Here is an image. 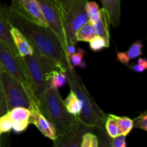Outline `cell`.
<instances>
[{
	"instance_id": "603a6c76",
	"label": "cell",
	"mask_w": 147,
	"mask_h": 147,
	"mask_svg": "<svg viewBox=\"0 0 147 147\" xmlns=\"http://www.w3.org/2000/svg\"><path fill=\"white\" fill-rule=\"evenodd\" d=\"M86 11L88 20L95 22L97 21L100 16V9L95 1H88L86 5Z\"/></svg>"
},
{
	"instance_id": "52a82bcc",
	"label": "cell",
	"mask_w": 147,
	"mask_h": 147,
	"mask_svg": "<svg viewBox=\"0 0 147 147\" xmlns=\"http://www.w3.org/2000/svg\"><path fill=\"white\" fill-rule=\"evenodd\" d=\"M0 78L4 88L8 111L15 107L29 109L32 99L21 83L0 67Z\"/></svg>"
},
{
	"instance_id": "4dcf8cb0",
	"label": "cell",
	"mask_w": 147,
	"mask_h": 147,
	"mask_svg": "<svg viewBox=\"0 0 147 147\" xmlns=\"http://www.w3.org/2000/svg\"><path fill=\"white\" fill-rule=\"evenodd\" d=\"M110 146L111 147H126V136L123 135L118 136L117 137L113 138L111 139Z\"/></svg>"
},
{
	"instance_id": "e0dca14e",
	"label": "cell",
	"mask_w": 147,
	"mask_h": 147,
	"mask_svg": "<svg viewBox=\"0 0 147 147\" xmlns=\"http://www.w3.org/2000/svg\"><path fill=\"white\" fill-rule=\"evenodd\" d=\"M109 23L108 15L104 9H100V16L98 20L94 22V28L96 35L100 36L110 42V33H109Z\"/></svg>"
},
{
	"instance_id": "3957f363",
	"label": "cell",
	"mask_w": 147,
	"mask_h": 147,
	"mask_svg": "<svg viewBox=\"0 0 147 147\" xmlns=\"http://www.w3.org/2000/svg\"><path fill=\"white\" fill-rule=\"evenodd\" d=\"M70 89L76 93L82 103V109L78 119L85 125L94 127L98 130H104L107 114L100 109L83 84L81 78L74 68L67 69L65 72Z\"/></svg>"
},
{
	"instance_id": "44dd1931",
	"label": "cell",
	"mask_w": 147,
	"mask_h": 147,
	"mask_svg": "<svg viewBox=\"0 0 147 147\" xmlns=\"http://www.w3.org/2000/svg\"><path fill=\"white\" fill-rule=\"evenodd\" d=\"M105 131L111 138L117 137L120 136L119 128L116 123V116L113 114L107 115L105 122Z\"/></svg>"
},
{
	"instance_id": "ffe728a7",
	"label": "cell",
	"mask_w": 147,
	"mask_h": 147,
	"mask_svg": "<svg viewBox=\"0 0 147 147\" xmlns=\"http://www.w3.org/2000/svg\"><path fill=\"white\" fill-rule=\"evenodd\" d=\"M48 80L50 88L58 89L67 83V78L65 72L60 70H55L49 75Z\"/></svg>"
},
{
	"instance_id": "6da1fadb",
	"label": "cell",
	"mask_w": 147,
	"mask_h": 147,
	"mask_svg": "<svg viewBox=\"0 0 147 147\" xmlns=\"http://www.w3.org/2000/svg\"><path fill=\"white\" fill-rule=\"evenodd\" d=\"M3 10L11 25L18 29L32 45L51 60L59 70L66 72L67 68H72L65 50L50 27L32 22L13 12L6 5H3Z\"/></svg>"
},
{
	"instance_id": "5b68a950",
	"label": "cell",
	"mask_w": 147,
	"mask_h": 147,
	"mask_svg": "<svg viewBox=\"0 0 147 147\" xmlns=\"http://www.w3.org/2000/svg\"><path fill=\"white\" fill-rule=\"evenodd\" d=\"M32 47L33 54L22 58L28 70L33 94L38 103L41 95L50 88L49 75L53 70L59 69L51 60L42 54L35 47L33 46Z\"/></svg>"
},
{
	"instance_id": "ac0fdd59",
	"label": "cell",
	"mask_w": 147,
	"mask_h": 147,
	"mask_svg": "<svg viewBox=\"0 0 147 147\" xmlns=\"http://www.w3.org/2000/svg\"><path fill=\"white\" fill-rule=\"evenodd\" d=\"M96 31L94 28V22L88 20L80 27L75 34L76 42H89L93 37L96 36Z\"/></svg>"
},
{
	"instance_id": "5bb4252c",
	"label": "cell",
	"mask_w": 147,
	"mask_h": 147,
	"mask_svg": "<svg viewBox=\"0 0 147 147\" xmlns=\"http://www.w3.org/2000/svg\"><path fill=\"white\" fill-rule=\"evenodd\" d=\"M10 32L18 54L22 57L33 54V47L31 43L18 29L11 26Z\"/></svg>"
},
{
	"instance_id": "4fadbf2b",
	"label": "cell",
	"mask_w": 147,
	"mask_h": 147,
	"mask_svg": "<svg viewBox=\"0 0 147 147\" xmlns=\"http://www.w3.org/2000/svg\"><path fill=\"white\" fill-rule=\"evenodd\" d=\"M11 27V24L3 10V4H0V42L6 45L13 54L19 55L10 32Z\"/></svg>"
},
{
	"instance_id": "7a4b0ae2",
	"label": "cell",
	"mask_w": 147,
	"mask_h": 147,
	"mask_svg": "<svg viewBox=\"0 0 147 147\" xmlns=\"http://www.w3.org/2000/svg\"><path fill=\"white\" fill-rule=\"evenodd\" d=\"M37 106L54 126L57 137H65L76 130L78 117L67 111L57 88H48L39 98Z\"/></svg>"
},
{
	"instance_id": "d4e9b609",
	"label": "cell",
	"mask_w": 147,
	"mask_h": 147,
	"mask_svg": "<svg viewBox=\"0 0 147 147\" xmlns=\"http://www.w3.org/2000/svg\"><path fill=\"white\" fill-rule=\"evenodd\" d=\"M88 42L90 50L94 52L100 51L104 47H109L110 44V42L106 40L104 37L98 35L95 36Z\"/></svg>"
},
{
	"instance_id": "7c38bea8",
	"label": "cell",
	"mask_w": 147,
	"mask_h": 147,
	"mask_svg": "<svg viewBox=\"0 0 147 147\" xmlns=\"http://www.w3.org/2000/svg\"><path fill=\"white\" fill-rule=\"evenodd\" d=\"M8 112L10 118L12 120L11 129L17 134L24 131L30 124V109L25 107H15Z\"/></svg>"
},
{
	"instance_id": "f546056e",
	"label": "cell",
	"mask_w": 147,
	"mask_h": 147,
	"mask_svg": "<svg viewBox=\"0 0 147 147\" xmlns=\"http://www.w3.org/2000/svg\"><path fill=\"white\" fill-rule=\"evenodd\" d=\"M8 111L5 94H4V88H3L2 83L0 78V116L3 114H5Z\"/></svg>"
},
{
	"instance_id": "8992f818",
	"label": "cell",
	"mask_w": 147,
	"mask_h": 147,
	"mask_svg": "<svg viewBox=\"0 0 147 147\" xmlns=\"http://www.w3.org/2000/svg\"><path fill=\"white\" fill-rule=\"evenodd\" d=\"M0 67L7 73L18 80L32 100L37 104V101L33 94L31 80L28 70L22 57L19 55H14L0 42Z\"/></svg>"
},
{
	"instance_id": "4316f807",
	"label": "cell",
	"mask_w": 147,
	"mask_h": 147,
	"mask_svg": "<svg viewBox=\"0 0 147 147\" xmlns=\"http://www.w3.org/2000/svg\"><path fill=\"white\" fill-rule=\"evenodd\" d=\"M12 129V120L9 112L0 116V138L4 134L9 132Z\"/></svg>"
},
{
	"instance_id": "7402d4cb",
	"label": "cell",
	"mask_w": 147,
	"mask_h": 147,
	"mask_svg": "<svg viewBox=\"0 0 147 147\" xmlns=\"http://www.w3.org/2000/svg\"><path fill=\"white\" fill-rule=\"evenodd\" d=\"M116 123L119 128L120 135L126 136L133 129L134 122L132 119L126 116H116Z\"/></svg>"
},
{
	"instance_id": "30bf717a",
	"label": "cell",
	"mask_w": 147,
	"mask_h": 147,
	"mask_svg": "<svg viewBox=\"0 0 147 147\" xmlns=\"http://www.w3.org/2000/svg\"><path fill=\"white\" fill-rule=\"evenodd\" d=\"M29 109L30 111V116L29 119L30 124H34L45 137L53 141L55 140L57 138L55 129L42 113L37 103L32 102Z\"/></svg>"
},
{
	"instance_id": "ba28073f",
	"label": "cell",
	"mask_w": 147,
	"mask_h": 147,
	"mask_svg": "<svg viewBox=\"0 0 147 147\" xmlns=\"http://www.w3.org/2000/svg\"><path fill=\"white\" fill-rule=\"evenodd\" d=\"M48 26L57 34L67 53V40L58 0H36Z\"/></svg>"
},
{
	"instance_id": "2e32d148",
	"label": "cell",
	"mask_w": 147,
	"mask_h": 147,
	"mask_svg": "<svg viewBox=\"0 0 147 147\" xmlns=\"http://www.w3.org/2000/svg\"><path fill=\"white\" fill-rule=\"evenodd\" d=\"M143 44L140 40H136L130 46L128 51L118 52L116 54L117 60L125 65H129L131 60L136 58L142 55Z\"/></svg>"
},
{
	"instance_id": "f1b7e54d",
	"label": "cell",
	"mask_w": 147,
	"mask_h": 147,
	"mask_svg": "<svg viewBox=\"0 0 147 147\" xmlns=\"http://www.w3.org/2000/svg\"><path fill=\"white\" fill-rule=\"evenodd\" d=\"M129 66V68L136 73H142L147 68V59L146 57L139 58L137 63H133Z\"/></svg>"
},
{
	"instance_id": "cb8c5ba5",
	"label": "cell",
	"mask_w": 147,
	"mask_h": 147,
	"mask_svg": "<svg viewBox=\"0 0 147 147\" xmlns=\"http://www.w3.org/2000/svg\"><path fill=\"white\" fill-rule=\"evenodd\" d=\"M86 52L82 48H78L71 55L70 58V65L72 68L75 67H86V64L84 62V56Z\"/></svg>"
},
{
	"instance_id": "d6986e66",
	"label": "cell",
	"mask_w": 147,
	"mask_h": 147,
	"mask_svg": "<svg viewBox=\"0 0 147 147\" xmlns=\"http://www.w3.org/2000/svg\"><path fill=\"white\" fill-rule=\"evenodd\" d=\"M66 109L70 114L74 116H78L80 115L82 109V103L77 96L76 93L70 89V93L64 100Z\"/></svg>"
},
{
	"instance_id": "8fae6325",
	"label": "cell",
	"mask_w": 147,
	"mask_h": 147,
	"mask_svg": "<svg viewBox=\"0 0 147 147\" xmlns=\"http://www.w3.org/2000/svg\"><path fill=\"white\" fill-rule=\"evenodd\" d=\"M97 129L91 126L85 125L79 120L76 130L65 137H57L54 140L53 146L55 147H70V146H80L82 136L86 132H93Z\"/></svg>"
},
{
	"instance_id": "277c9868",
	"label": "cell",
	"mask_w": 147,
	"mask_h": 147,
	"mask_svg": "<svg viewBox=\"0 0 147 147\" xmlns=\"http://www.w3.org/2000/svg\"><path fill=\"white\" fill-rule=\"evenodd\" d=\"M64 22L67 40V55L70 59L76 51L75 34L80 27L88 21L86 11L88 0H58Z\"/></svg>"
},
{
	"instance_id": "484cf974",
	"label": "cell",
	"mask_w": 147,
	"mask_h": 147,
	"mask_svg": "<svg viewBox=\"0 0 147 147\" xmlns=\"http://www.w3.org/2000/svg\"><path fill=\"white\" fill-rule=\"evenodd\" d=\"M81 147H98V136L93 132H86L83 134L81 139Z\"/></svg>"
},
{
	"instance_id": "9c48e42d",
	"label": "cell",
	"mask_w": 147,
	"mask_h": 147,
	"mask_svg": "<svg viewBox=\"0 0 147 147\" xmlns=\"http://www.w3.org/2000/svg\"><path fill=\"white\" fill-rule=\"evenodd\" d=\"M9 9L32 22L49 27L36 0H11Z\"/></svg>"
},
{
	"instance_id": "9a60e30c",
	"label": "cell",
	"mask_w": 147,
	"mask_h": 147,
	"mask_svg": "<svg viewBox=\"0 0 147 147\" xmlns=\"http://www.w3.org/2000/svg\"><path fill=\"white\" fill-rule=\"evenodd\" d=\"M100 1L107 14L110 24L114 27H119L121 21V0H100Z\"/></svg>"
},
{
	"instance_id": "83f0119b",
	"label": "cell",
	"mask_w": 147,
	"mask_h": 147,
	"mask_svg": "<svg viewBox=\"0 0 147 147\" xmlns=\"http://www.w3.org/2000/svg\"><path fill=\"white\" fill-rule=\"evenodd\" d=\"M134 122V128L142 129V130L147 131V111H144L141 113L139 116L136 118Z\"/></svg>"
}]
</instances>
